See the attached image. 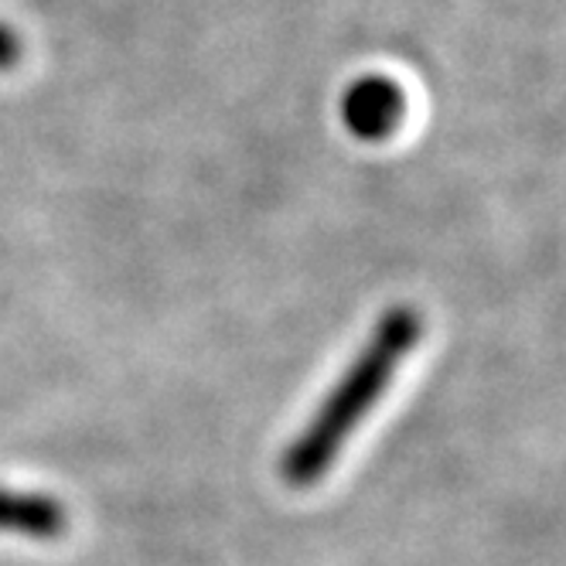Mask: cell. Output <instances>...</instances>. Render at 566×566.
<instances>
[{"instance_id": "1", "label": "cell", "mask_w": 566, "mask_h": 566, "mask_svg": "<svg viewBox=\"0 0 566 566\" xmlns=\"http://www.w3.org/2000/svg\"><path fill=\"white\" fill-rule=\"evenodd\" d=\"M420 335L423 321L413 307H392L379 317L373 338L361 345V352L335 382V389L325 396L317 413L307 420V427L297 433L291 448L283 451V481H291L294 489H304V484H314L332 471L348 437L373 413V407L389 389L392 376L407 361Z\"/></svg>"}, {"instance_id": "2", "label": "cell", "mask_w": 566, "mask_h": 566, "mask_svg": "<svg viewBox=\"0 0 566 566\" xmlns=\"http://www.w3.org/2000/svg\"><path fill=\"white\" fill-rule=\"evenodd\" d=\"M342 119L358 140H389L407 119V93L389 75H361L342 99Z\"/></svg>"}, {"instance_id": "3", "label": "cell", "mask_w": 566, "mask_h": 566, "mask_svg": "<svg viewBox=\"0 0 566 566\" xmlns=\"http://www.w3.org/2000/svg\"><path fill=\"white\" fill-rule=\"evenodd\" d=\"M69 530V512L59 499L42 492L0 489V533H18L31 539H55Z\"/></svg>"}, {"instance_id": "4", "label": "cell", "mask_w": 566, "mask_h": 566, "mask_svg": "<svg viewBox=\"0 0 566 566\" xmlns=\"http://www.w3.org/2000/svg\"><path fill=\"white\" fill-rule=\"evenodd\" d=\"M21 62V38L8 24H0V69H14Z\"/></svg>"}]
</instances>
